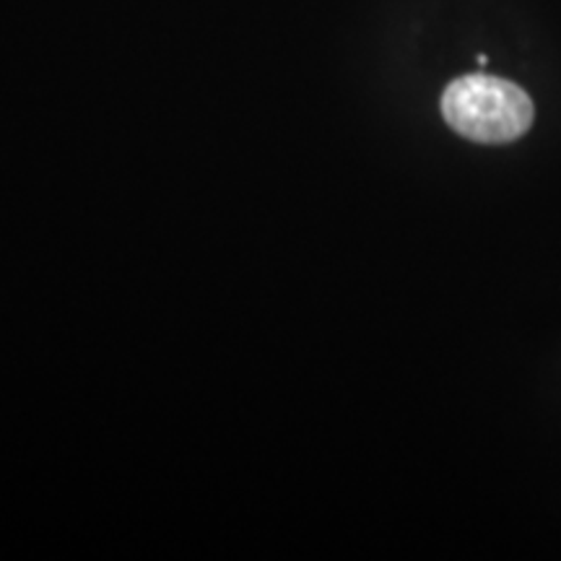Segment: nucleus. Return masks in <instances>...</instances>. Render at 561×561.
I'll return each mask as SVG.
<instances>
[{"label": "nucleus", "mask_w": 561, "mask_h": 561, "mask_svg": "<svg viewBox=\"0 0 561 561\" xmlns=\"http://www.w3.org/2000/svg\"><path fill=\"white\" fill-rule=\"evenodd\" d=\"M442 115L462 138L476 144H510L528 133L536 110L517 83L471 73L445 89Z\"/></svg>", "instance_id": "1"}]
</instances>
